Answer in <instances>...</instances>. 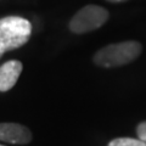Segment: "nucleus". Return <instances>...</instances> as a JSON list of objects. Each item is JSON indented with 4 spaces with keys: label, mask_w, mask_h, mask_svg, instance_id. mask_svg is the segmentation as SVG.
<instances>
[{
    "label": "nucleus",
    "mask_w": 146,
    "mask_h": 146,
    "mask_svg": "<svg viewBox=\"0 0 146 146\" xmlns=\"http://www.w3.org/2000/svg\"><path fill=\"white\" fill-rule=\"evenodd\" d=\"M32 34V25L28 20L18 16L0 18V52L18 49L28 42Z\"/></svg>",
    "instance_id": "obj_1"
},
{
    "label": "nucleus",
    "mask_w": 146,
    "mask_h": 146,
    "mask_svg": "<svg viewBox=\"0 0 146 146\" xmlns=\"http://www.w3.org/2000/svg\"><path fill=\"white\" fill-rule=\"evenodd\" d=\"M143 46L134 40L107 45L94 55V63L104 68L124 66L135 61L141 54Z\"/></svg>",
    "instance_id": "obj_2"
},
{
    "label": "nucleus",
    "mask_w": 146,
    "mask_h": 146,
    "mask_svg": "<svg viewBox=\"0 0 146 146\" xmlns=\"http://www.w3.org/2000/svg\"><path fill=\"white\" fill-rule=\"evenodd\" d=\"M108 20V11L99 5H86L72 17L70 31L74 34L89 33L102 27Z\"/></svg>",
    "instance_id": "obj_3"
},
{
    "label": "nucleus",
    "mask_w": 146,
    "mask_h": 146,
    "mask_svg": "<svg viewBox=\"0 0 146 146\" xmlns=\"http://www.w3.org/2000/svg\"><path fill=\"white\" fill-rule=\"evenodd\" d=\"M0 140L10 144L26 145L31 143L32 133L27 127L18 123H0Z\"/></svg>",
    "instance_id": "obj_4"
},
{
    "label": "nucleus",
    "mask_w": 146,
    "mask_h": 146,
    "mask_svg": "<svg viewBox=\"0 0 146 146\" xmlns=\"http://www.w3.org/2000/svg\"><path fill=\"white\" fill-rule=\"evenodd\" d=\"M22 68V62L17 60H10L0 66V91H9L15 86Z\"/></svg>",
    "instance_id": "obj_5"
},
{
    "label": "nucleus",
    "mask_w": 146,
    "mask_h": 146,
    "mask_svg": "<svg viewBox=\"0 0 146 146\" xmlns=\"http://www.w3.org/2000/svg\"><path fill=\"white\" fill-rule=\"evenodd\" d=\"M108 146H146V143L140 139L131 138H117L113 139Z\"/></svg>",
    "instance_id": "obj_6"
},
{
    "label": "nucleus",
    "mask_w": 146,
    "mask_h": 146,
    "mask_svg": "<svg viewBox=\"0 0 146 146\" xmlns=\"http://www.w3.org/2000/svg\"><path fill=\"white\" fill-rule=\"evenodd\" d=\"M136 133H138L139 139L146 143V122L140 123L138 125V128H136Z\"/></svg>",
    "instance_id": "obj_7"
},
{
    "label": "nucleus",
    "mask_w": 146,
    "mask_h": 146,
    "mask_svg": "<svg viewBox=\"0 0 146 146\" xmlns=\"http://www.w3.org/2000/svg\"><path fill=\"white\" fill-rule=\"evenodd\" d=\"M110 3H124V1H128V0H107Z\"/></svg>",
    "instance_id": "obj_8"
},
{
    "label": "nucleus",
    "mask_w": 146,
    "mask_h": 146,
    "mask_svg": "<svg viewBox=\"0 0 146 146\" xmlns=\"http://www.w3.org/2000/svg\"><path fill=\"white\" fill-rule=\"evenodd\" d=\"M3 55H4V54H1V52H0V57H1V56H3Z\"/></svg>",
    "instance_id": "obj_9"
},
{
    "label": "nucleus",
    "mask_w": 146,
    "mask_h": 146,
    "mask_svg": "<svg viewBox=\"0 0 146 146\" xmlns=\"http://www.w3.org/2000/svg\"><path fill=\"white\" fill-rule=\"evenodd\" d=\"M0 146H4V145H0Z\"/></svg>",
    "instance_id": "obj_10"
}]
</instances>
